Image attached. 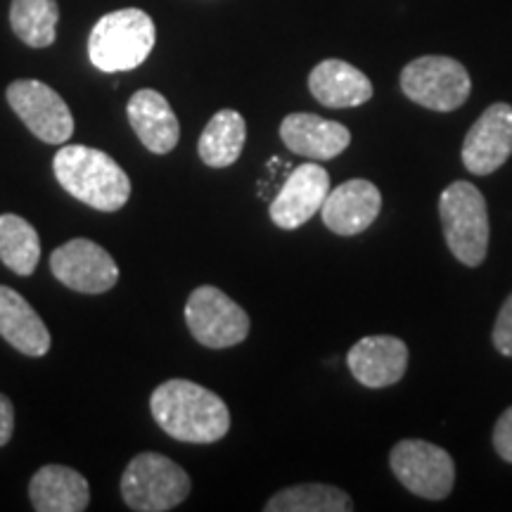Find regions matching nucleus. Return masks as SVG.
<instances>
[{
	"label": "nucleus",
	"mask_w": 512,
	"mask_h": 512,
	"mask_svg": "<svg viewBox=\"0 0 512 512\" xmlns=\"http://www.w3.org/2000/svg\"><path fill=\"white\" fill-rule=\"evenodd\" d=\"M152 418L171 439L214 444L230 430V411L219 394L190 380H166L152 392Z\"/></svg>",
	"instance_id": "nucleus-1"
},
{
	"label": "nucleus",
	"mask_w": 512,
	"mask_h": 512,
	"mask_svg": "<svg viewBox=\"0 0 512 512\" xmlns=\"http://www.w3.org/2000/svg\"><path fill=\"white\" fill-rule=\"evenodd\" d=\"M57 183L74 200L98 211H119L131 200V178L107 152L86 145H62L53 157Z\"/></svg>",
	"instance_id": "nucleus-2"
},
{
	"label": "nucleus",
	"mask_w": 512,
	"mask_h": 512,
	"mask_svg": "<svg viewBox=\"0 0 512 512\" xmlns=\"http://www.w3.org/2000/svg\"><path fill=\"white\" fill-rule=\"evenodd\" d=\"M155 22L138 8L114 10L100 17L88 36V57L100 72H131L155 48Z\"/></svg>",
	"instance_id": "nucleus-3"
},
{
	"label": "nucleus",
	"mask_w": 512,
	"mask_h": 512,
	"mask_svg": "<svg viewBox=\"0 0 512 512\" xmlns=\"http://www.w3.org/2000/svg\"><path fill=\"white\" fill-rule=\"evenodd\" d=\"M439 214L451 254L465 266L482 264L489 252V211L482 192L467 181L451 183L441 192Z\"/></svg>",
	"instance_id": "nucleus-4"
},
{
	"label": "nucleus",
	"mask_w": 512,
	"mask_h": 512,
	"mask_svg": "<svg viewBox=\"0 0 512 512\" xmlns=\"http://www.w3.org/2000/svg\"><path fill=\"white\" fill-rule=\"evenodd\" d=\"M190 477L162 453H138L121 475V496L136 512H166L190 496Z\"/></svg>",
	"instance_id": "nucleus-5"
},
{
	"label": "nucleus",
	"mask_w": 512,
	"mask_h": 512,
	"mask_svg": "<svg viewBox=\"0 0 512 512\" xmlns=\"http://www.w3.org/2000/svg\"><path fill=\"white\" fill-rule=\"evenodd\" d=\"M401 91L427 110L453 112L470 98L472 81L467 69L453 57L425 55L403 67Z\"/></svg>",
	"instance_id": "nucleus-6"
},
{
	"label": "nucleus",
	"mask_w": 512,
	"mask_h": 512,
	"mask_svg": "<svg viewBox=\"0 0 512 512\" xmlns=\"http://www.w3.org/2000/svg\"><path fill=\"white\" fill-rule=\"evenodd\" d=\"M185 323L192 337L207 349H228L245 342L249 335V316L219 287L202 285L188 297Z\"/></svg>",
	"instance_id": "nucleus-7"
},
{
	"label": "nucleus",
	"mask_w": 512,
	"mask_h": 512,
	"mask_svg": "<svg viewBox=\"0 0 512 512\" xmlns=\"http://www.w3.org/2000/svg\"><path fill=\"white\" fill-rule=\"evenodd\" d=\"M392 472L408 491L427 501H441L456 484V463L451 453L422 439L399 441L392 448Z\"/></svg>",
	"instance_id": "nucleus-8"
},
{
	"label": "nucleus",
	"mask_w": 512,
	"mask_h": 512,
	"mask_svg": "<svg viewBox=\"0 0 512 512\" xmlns=\"http://www.w3.org/2000/svg\"><path fill=\"white\" fill-rule=\"evenodd\" d=\"M8 105L38 140L62 145L74 136V117L62 95L48 83L36 79H17L8 86Z\"/></svg>",
	"instance_id": "nucleus-9"
},
{
	"label": "nucleus",
	"mask_w": 512,
	"mask_h": 512,
	"mask_svg": "<svg viewBox=\"0 0 512 512\" xmlns=\"http://www.w3.org/2000/svg\"><path fill=\"white\" fill-rule=\"evenodd\" d=\"M50 271L64 287L81 294H105L119 283V266L98 242L74 238L50 254Z\"/></svg>",
	"instance_id": "nucleus-10"
},
{
	"label": "nucleus",
	"mask_w": 512,
	"mask_h": 512,
	"mask_svg": "<svg viewBox=\"0 0 512 512\" xmlns=\"http://www.w3.org/2000/svg\"><path fill=\"white\" fill-rule=\"evenodd\" d=\"M512 155V107L496 102L472 124L463 143V164L470 174L489 176Z\"/></svg>",
	"instance_id": "nucleus-11"
},
{
	"label": "nucleus",
	"mask_w": 512,
	"mask_h": 512,
	"mask_svg": "<svg viewBox=\"0 0 512 512\" xmlns=\"http://www.w3.org/2000/svg\"><path fill=\"white\" fill-rule=\"evenodd\" d=\"M330 192V174L320 164H302L292 171L268 207L271 221L283 230H297L323 207Z\"/></svg>",
	"instance_id": "nucleus-12"
},
{
	"label": "nucleus",
	"mask_w": 512,
	"mask_h": 512,
	"mask_svg": "<svg viewBox=\"0 0 512 512\" xmlns=\"http://www.w3.org/2000/svg\"><path fill=\"white\" fill-rule=\"evenodd\" d=\"M382 209V195L370 181L354 178L330 190L325 197L320 216L332 233L351 238L373 226Z\"/></svg>",
	"instance_id": "nucleus-13"
},
{
	"label": "nucleus",
	"mask_w": 512,
	"mask_h": 512,
	"mask_svg": "<svg viewBox=\"0 0 512 512\" xmlns=\"http://www.w3.org/2000/svg\"><path fill=\"white\" fill-rule=\"evenodd\" d=\"M347 363L351 375L363 387L382 389L392 387L406 375L408 347L406 342L392 335H370L358 339L349 349Z\"/></svg>",
	"instance_id": "nucleus-14"
},
{
	"label": "nucleus",
	"mask_w": 512,
	"mask_h": 512,
	"mask_svg": "<svg viewBox=\"0 0 512 512\" xmlns=\"http://www.w3.org/2000/svg\"><path fill=\"white\" fill-rule=\"evenodd\" d=\"M280 138L294 155L328 162L347 150L351 143L349 128L309 112L287 114L280 124Z\"/></svg>",
	"instance_id": "nucleus-15"
},
{
	"label": "nucleus",
	"mask_w": 512,
	"mask_h": 512,
	"mask_svg": "<svg viewBox=\"0 0 512 512\" xmlns=\"http://www.w3.org/2000/svg\"><path fill=\"white\" fill-rule=\"evenodd\" d=\"M126 114L131 128L147 150L155 155H169L176 150L178 140H181V124L162 93L152 91V88L133 93L126 105Z\"/></svg>",
	"instance_id": "nucleus-16"
},
{
	"label": "nucleus",
	"mask_w": 512,
	"mask_h": 512,
	"mask_svg": "<svg viewBox=\"0 0 512 512\" xmlns=\"http://www.w3.org/2000/svg\"><path fill=\"white\" fill-rule=\"evenodd\" d=\"M0 337L19 354L41 358L50 351V332L22 294L0 285Z\"/></svg>",
	"instance_id": "nucleus-17"
},
{
	"label": "nucleus",
	"mask_w": 512,
	"mask_h": 512,
	"mask_svg": "<svg viewBox=\"0 0 512 512\" xmlns=\"http://www.w3.org/2000/svg\"><path fill=\"white\" fill-rule=\"evenodd\" d=\"M29 498L38 512H83L91 503V486L74 467L43 465L31 477Z\"/></svg>",
	"instance_id": "nucleus-18"
},
{
	"label": "nucleus",
	"mask_w": 512,
	"mask_h": 512,
	"mask_svg": "<svg viewBox=\"0 0 512 512\" xmlns=\"http://www.w3.org/2000/svg\"><path fill=\"white\" fill-rule=\"evenodd\" d=\"M309 91L332 110L358 107L373 98V83L361 69L344 60H323L309 74Z\"/></svg>",
	"instance_id": "nucleus-19"
},
{
	"label": "nucleus",
	"mask_w": 512,
	"mask_h": 512,
	"mask_svg": "<svg viewBox=\"0 0 512 512\" xmlns=\"http://www.w3.org/2000/svg\"><path fill=\"white\" fill-rule=\"evenodd\" d=\"M247 140L245 117L235 110H219L204 126L197 152L211 169H226L238 162Z\"/></svg>",
	"instance_id": "nucleus-20"
},
{
	"label": "nucleus",
	"mask_w": 512,
	"mask_h": 512,
	"mask_svg": "<svg viewBox=\"0 0 512 512\" xmlns=\"http://www.w3.org/2000/svg\"><path fill=\"white\" fill-rule=\"evenodd\" d=\"M41 259V240L36 228L17 214H0V261L12 273L27 278Z\"/></svg>",
	"instance_id": "nucleus-21"
},
{
	"label": "nucleus",
	"mask_w": 512,
	"mask_h": 512,
	"mask_svg": "<svg viewBox=\"0 0 512 512\" xmlns=\"http://www.w3.org/2000/svg\"><path fill=\"white\" fill-rule=\"evenodd\" d=\"M57 0H12L10 27L29 48H48L57 38Z\"/></svg>",
	"instance_id": "nucleus-22"
},
{
	"label": "nucleus",
	"mask_w": 512,
	"mask_h": 512,
	"mask_svg": "<svg viewBox=\"0 0 512 512\" xmlns=\"http://www.w3.org/2000/svg\"><path fill=\"white\" fill-rule=\"evenodd\" d=\"M354 501L330 484H294L266 503V512H351Z\"/></svg>",
	"instance_id": "nucleus-23"
},
{
	"label": "nucleus",
	"mask_w": 512,
	"mask_h": 512,
	"mask_svg": "<svg viewBox=\"0 0 512 512\" xmlns=\"http://www.w3.org/2000/svg\"><path fill=\"white\" fill-rule=\"evenodd\" d=\"M491 337H494V347L501 351L503 356L512 358V294L505 299L503 309L498 313Z\"/></svg>",
	"instance_id": "nucleus-24"
},
{
	"label": "nucleus",
	"mask_w": 512,
	"mask_h": 512,
	"mask_svg": "<svg viewBox=\"0 0 512 512\" xmlns=\"http://www.w3.org/2000/svg\"><path fill=\"white\" fill-rule=\"evenodd\" d=\"M494 448L505 463H512V406L496 422Z\"/></svg>",
	"instance_id": "nucleus-25"
},
{
	"label": "nucleus",
	"mask_w": 512,
	"mask_h": 512,
	"mask_svg": "<svg viewBox=\"0 0 512 512\" xmlns=\"http://www.w3.org/2000/svg\"><path fill=\"white\" fill-rule=\"evenodd\" d=\"M15 432V406L5 394H0V446H5Z\"/></svg>",
	"instance_id": "nucleus-26"
}]
</instances>
